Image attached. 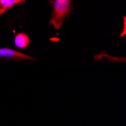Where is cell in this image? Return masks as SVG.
Listing matches in <instances>:
<instances>
[{"label":"cell","mask_w":126,"mask_h":126,"mask_svg":"<svg viewBox=\"0 0 126 126\" xmlns=\"http://www.w3.org/2000/svg\"><path fill=\"white\" fill-rule=\"evenodd\" d=\"M25 0H0V15L4 14L15 5L22 3Z\"/></svg>","instance_id":"4"},{"label":"cell","mask_w":126,"mask_h":126,"mask_svg":"<svg viewBox=\"0 0 126 126\" xmlns=\"http://www.w3.org/2000/svg\"><path fill=\"white\" fill-rule=\"evenodd\" d=\"M30 44V38L25 33H19L15 37V45L16 47L24 49L27 48Z\"/></svg>","instance_id":"3"},{"label":"cell","mask_w":126,"mask_h":126,"mask_svg":"<svg viewBox=\"0 0 126 126\" xmlns=\"http://www.w3.org/2000/svg\"><path fill=\"white\" fill-rule=\"evenodd\" d=\"M71 9L70 0H54L51 24L54 28L59 29L63 24V20Z\"/></svg>","instance_id":"1"},{"label":"cell","mask_w":126,"mask_h":126,"mask_svg":"<svg viewBox=\"0 0 126 126\" xmlns=\"http://www.w3.org/2000/svg\"><path fill=\"white\" fill-rule=\"evenodd\" d=\"M0 58L3 59H13V60H35V58H31V57L20 53L15 50L8 48H0Z\"/></svg>","instance_id":"2"}]
</instances>
